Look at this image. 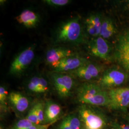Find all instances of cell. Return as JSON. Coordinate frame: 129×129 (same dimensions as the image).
Masks as SVG:
<instances>
[{"label": "cell", "mask_w": 129, "mask_h": 129, "mask_svg": "<svg viewBox=\"0 0 129 129\" xmlns=\"http://www.w3.org/2000/svg\"><path fill=\"white\" fill-rule=\"evenodd\" d=\"M1 129H4V128H3V127L2 126V125H1Z\"/></svg>", "instance_id": "83f0119b"}, {"label": "cell", "mask_w": 129, "mask_h": 129, "mask_svg": "<svg viewBox=\"0 0 129 129\" xmlns=\"http://www.w3.org/2000/svg\"><path fill=\"white\" fill-rule=\"evenodd\" d=\"M117 32V29L112 19L109 17H103L99 36L108 40Z\"/></svg>", "instance_id": "d6986e66"}, {"label": "cell", "mask_w": 129, "mask_h": 129, "mask_svg": "<svg viewBox=\"0 0 129 129\" xmlns=\"http://www.w3.org/2000/svg\"><path fill=\"white\" fill-rule=\"evenodd\" d=\"M128 73L122 68L112 66L105 69L100 77L98 84L107 91L119 88L128 78Z\"/></svg>", "instance_id": "277c9868"}, {"label": "cell", "mask_w": 129, "mask_h": 129, "mask_svg": "<svg viewBox=\"0 0 129 129\" xmlns=\"http://www.w3.org/2000/svg\"><path fill=\"white\" fill-rule=\"evenodd\" d=\"M35 51V47L32 45L19 53L10 66V74L18 76L23 73L34 60Z\"/></svg>", "instance_id": "ba28073f"}, {"label": "cell", "mask_w": 129, "mask_h": 129, "mask_svg": "<svg viewBox=\"0 0 129 129\" xmlns=\"http://www.w3.org/2000/svg\"><path fill=\"white\" fill-rule=\"evenodd\" d=\"M15 19L19 23L28 28L36 27L40 21L38 14L29 9L24 10Z\"/></svg>", "instance_id": "e0dca14e"}, {"label": "cell", "mask_w": 129, "mask_h": 129, "mask_svg": "<svg viewBox=\"0 0 129 129\" xmlns=\"http://www.w3.org/2000/svg\"><path fill=\"white\" fill-rule=\"evenodd\" d=\"M110 98L109 108L126 112L129 108V88H114L108 90Z\"/></svg>", "instance_id": "9c48e42d"}, {"label": "cell", "mask_w": 129, "mask_h": 129, "mask_svg": "<svg viewBox=\"0 0 129 129\" xmlns=\"http://www.w3.org/2000/svg\"><path fill=\"white\" fill-rule=\"evenodd\" d=\"M75 55L76 54L70 49L62 46L55 47L46 51L45 60L46 64L53 68L61 60Z\"/></svg>", "instance_id": "7c38bea8"}, {"label": "cell", "mask_w": 129, "mask_h": 129, "mask_svg": "<svg viewBox=\"0 0 129 129\" xmlns=\"http://www.w3.org/2000/svg\"><path fill=\"white\" fill-rule=\"evenodd\" d=\"M8 102L15 112L19 114L27 111L30 105L29 99L18 91H13L9 94Z\"/></svg>", "instance_id": "4fadbf2b"}, {"label": "cell", "mask_w": 129, "mask_h": 129, "mask_svg": "<svg viewBox=\"0 0 129 129\" xmlns=\"http://www.w3.org/2000/svg\"><path fill=\"white\" fill-rule=\"evenodd\" d=\"M76 98L81 104L108 107L110 104L108 91L93 82L81 84L77 89Z\"/></svg>", "instance_id": "6da1fadb"}, {"label": "cell", "mask_w": 129, "mask_h": 129, "mask_svg": "<svg viewBox=\"0 0 129 129\" xmlns=\"http://www.w3.org/2000/svg\"><path fill=\"white\" fill-rule=\"evenodd\" d=\"M102 18V15L97 13L91 14L86 19L85 24L87 32L92 38L100 36Z\"/></svg>", "instance_id": "9a60e30c"}, {"label": "cell", "mask_w": 129, "mask_h": 129, "mask_svg": "<svg viewBox=\"0 0 129 129\" xmlns=\"http://www.w3.org/2000/svg\"><path fill=\"white\" fill-rule=\"evenodd\" d=\"M52 124L35 125L32 127L26 129H48Z\"/></svg>", "instance_id": "484cf974"}, {"label": "cell", "mask_w": 129, "mask_h": 129, "mask_svg": "<svg viewBox=\"0 0 129 129\" xmlns=\"http://www.w3.org/2000/svg\"><path fill=\"white\" fill-rule=\"evenodd\" d=\"M43 2L52 7H62L69 4L71 2L69 0H44Z\"/></svg>", "instance_id": "cb8c5ba5"}, {"label": "cell", "mask_w": 129, "mask_h": 129, "mask_svg": "<svg viewBox=\"0 0 129 129\" xmlns=\"http://www.w3.org/2000/svg\"><path fill=\"white\" fill-rule=\"evenodd\" d=\"M35 124L32 123L26 118L22 119L16 121L11 129H26L32 127Z\"/></svg>", "instance_id": "603a6c76"}, {"label": "cell", "mask_w": 129, "mask_h": 129, "mask_svg": "<svg viewBox=\"0 0 129 129\" xmlns=\"http://www.w3.org/2000/svg\"><path fill=\"white\" fill-rule=\"evenodd\" d=\"M89 61L78 55L67 57L61 60L53 68V72L69 73L78 69Z\"/></svg>", "instance_id": "8fae6325"}, {"label": "cell", "mask_w": 129, "mask_h": 129, "mask_svg": "<svg viewBox=\"0 0 129 129\" xmlns=\"http://www.w3.org/2000/svg\"><path fill=\"white\" fill-rule=\"evenodd\" d=\"M38 119L40 125L45 124V102L39 101L35 103Z\"/></svg>", "instance_id": "44dd1931"}, {"label": "cell", "mask_w": 129, "mask_h": 129, "mask_svg": "<svg viewBox=\"0 0 129 129\" xmlns=\"http://www.w3.org/2000/svg\"><path fill=\"white\" fill-rule=\"evenodd\" d=\"M8 93L6 88L3 86L0 87V107L1 114L6 113L8 111L7 102H8Z\"/></svg>", "instance_id": "ffe728a7"}, {"label": "cell", "mask_w": 129, "mask_h": 129, "mask_svg": "<svg viewBox=\"0 0 129 129\" xmlns=\"http://www.w3.org/2000/svg\"><path fill=\"white\" fill-rule=\"evenodd\" d=\"M126 120H127V121L129 122V111L128 112V113L127 114V116L126 117Z\"/></svg>", "instance_id": "4316f807"}, {"label": "cell", "mask_w": 129, "mask_h": 129, "mask_svg": "<svg viewBox=\"0 0 129 129\" xmlns=\"http://www.w3.org/2000/svg\"><path fill=\"white\" fill-rule=\"evenodd\" d=\"M108 129H129V122H124L120 121H111Z\"/></svg>", "instance_id": "d4e9b609"}, {"label": "cell", "mask_w": 129, "mask_h": 129, "mask_svg": "<svg viewBox=\"0 0 129 129\" xmlns=\"http://www.w3.org/2000/svg\"><path fill=\"white\" fill-rule=\"evenodd\" d=\"M25 118L29 120L34 124L40 125L38 119L37 113V109L35 104H34V105L31 107Z\"/></svg>", "instance_id": "7402d4cb"}, {"label": "cell", "mask_w": 129, "mask_h": 129, "mask_svg": "<svg viewBox=\"0 0 129 129\" xmlns=\"http://www.w3.org/2000/svg\"><path fill=\"white\" fill-rule=\"evenodd\" d=\"M28 90L33 94H40L48 92L49 89L47 81L42 76L33 77L27 85Z\"/></svg>", "instance_id": "2e32d148"}, {"label": "cell", "mask_w": 129, "mask_h": 129, "mask_svg": "<svg viewBox=\"0 0 129 129\" xmlns=\"http://www.w3.org/2000/svg\"><path fill=\"white\" fill-rule=\"evenodd\" d=\"M128 4H129V1H128Z\"/></svg>", "instance_id": "f1b7e54d"}, {"label": "cell", "mask_w": 129, "mask_h": 129, "mask_svg": "<svg viewBox=\"0 0 129 129\" xmlns=\"http://www.w3.org/2000/svg\"><path fill=\"white\" fill-rule=\"evenodd\" d=\"M55 42L75 44L85 42L83 27L79 17L70 19L60 25L56 32Z\"/></svg>", "instance_id": "3957f363"}, {"label": "cell", "mask_w": 129, "mask_h": 129, "mask_svg": "<svg viewBox=\"0 0 129 129\" xmlns=\"http://www.w3.org/2000/svg\"><path fill=\"white\" fill-rule=\"evenodd\" d=\"M62 114V109L59 104L51 100L45 102V124H53L59 120Z\"/></svg>", "instance_id": "5bb4252c"}, {"label": "cell", "mask_w": 129, "mask_h": 129, "mask_svg": "<svg viewBox=\"0 0 129 129\" xmlns=\"http://www.w3.org/2000/svg\"><path fill=\"white\" fill-rule=\"evenodd\" d=\"M104 71L103 66L89 62L69 74L74 78L85 81H89L98 77L100 78Z\"/></svg>", "instance_id": "30bf717a"}, {"label": "cell", "mask_w": 129, "mask_h": 129, "mask_svg": "<svg viewBox=\"0 0 129 129\" xmlns=\"http://www.w3.org/2000/svg\"><path fill=\"white\" fill-rule=\"evenodd\" d=\"M55 129H82L80 120L77 113L65 116L55 126Z\"/></svg>", "instance_id": "ac0fdd59"}, {"label": "cell", "mask_w": 129, "mask_h": 129, "mask_svg": "<svg viewBox=\"0 0 129 129\" xmlns=\"http://www.w3.org/2000/svg\"><path fill=\"white\" fill-rule=\"evenodd\" d=\"M51 78L55 91L60 98L64 99L71 96L75 85L73 76L69 73L53 72Z\"/></svg>", "instance_id": "52a82bcc"}, {"label": "cell", "mask_w": 129, "mask_h": 129, "mask_svg": "<svg viewBox=\"0 0 129 129\" xmlns=\"http://www.w3.org/2000/svg\"><path fill=\"white\" fill-rule=\"evenodd\" d=\"M113 59L127 73H129V27L120 34L113 49Z\"/></svg>", "instance_id": "5b68a950"}, {"label": "cell", "mask_w": 129, "mask_h": 129, "mask_svg": "<svg viewBox=\"0 0 129 129\" xmlns=\"http://www.w3.org/2000/svg\"><path fill=\"white\" fill-rule=\"evenodd\" d=\"M77 113L82 129H108L111 122L104 112L96 106L81 104Z\"/></svg>", "instance_id": "7a4b0ae2"}, {"label": "cell", "mask_w": 129, "mask_h": 129, "mask_svg": "<svg viewBox=\"0 0 129 129\" xmlns=\"http://www.w3.org/2000/svg\"><path fill=\"white\" fill-rule=\"evenodd\" d=\"M88 51L92 56L106 61L113 59V49L108 40L98 36L92 39L88 43Z\"/></svg>", "instance_id": "8992f818"}]
</instances>
